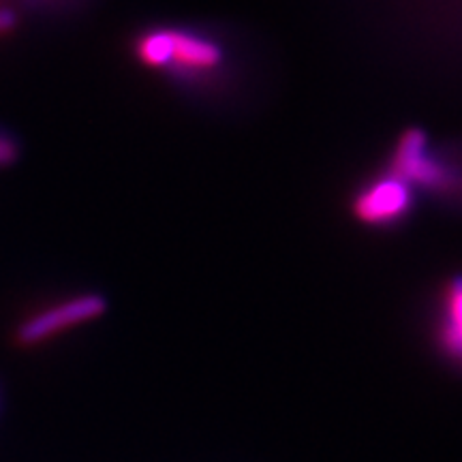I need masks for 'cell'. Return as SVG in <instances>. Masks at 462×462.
I'll list each match as a JSON object with an SVG mask.
<instances>
[{"label": "cell", "mask_w": 462, "mask_h": 462, "mask_svg": "<svg viewBox=\"0 0 462 462\" xmlns=\"http://www.w3.org/2000/svg\"><path fill=\"white\" fill-rule=\"evenodd\" d=\"M135 65L189 97H223L238 79L236 51L221 32L195 24H150L131 37Z\"/></svg>", "instance_id": "1"}, {"label": "cell", "mask_w": 462, "mask_h": 462, "mask_svg": "<svg viewBox=\"0 0 462 462\" xmlns=\"http://www.w3.org/2000/svg\"><path fill=\"white\" fill-rule=\"evenodd\" d=\"M385 170L418 190L449 195L458 190V171L432 148L426 131L411 126L398 135Z\"/></svg>", "instance_id": "2"}, {"label": "cell", "mask_w": 462, "mask_h": 462, "mask_svg": "<svg viewBox=\"0 0 462 462\" xmlns=\"http://www.w3.org/2000/svg\"><path fill=\"white\" fill-rule=\"evenodd\" d=\"M415 206V190L388 170H381L360 182L349 199L356 223L377 231L401 227L411 218Z\"/></svg>", "instance_id": "3"}, {"label": "cell", "mask_w": 462, "mask_h": 462, "mask_svg": "<svg viewBox=\"0 0 462 462\" xmlns=\"http://www.w3.org/2000/svg\"><path fill=\"white\" fill-rule=\"evenodd\" d=\"M106 296L97 291L78 293V296L60 300V302L51 304L45 310H39L26 321H22L15 330V340L22 346H34L51 337H58L60 332L99 319L101 315H106Z\"/></svg>", "instance_id": "4"}, {"label": "cell", "mask_w": 462, "mask_h": 462, "mask_svg": "<svg viewBox=\"0 0 462 462\" xmlns=\"http://www.w3.org/2000/svg\"><path fill=\"white\" fill-rule=\"evenodd\" d=\"M437 343L449 360L462 366V274L452 276L443 287Z\"/></svg>", "instance_id": "5"}, {"label": "cell", "mask_w": 462, "mask_h": 462, "mask_svg": "<svg viewBox=\"0 0 462 462\" xmlns=\"http://www.w3.org/2000/svg\"><path fill=\"white\" fill-rule=\"evenodd\" d=\"M14 3L32 11H51V14H56V11H67L75 7L79 0H14Z\"/></svg>", "instance_id": "6"}, {"label": "cell", "mask_w": 462, "mask_h": 462, "mask_svg": "<svg viewBox=\"0 0 462 462\" xmlns=\"http://www.w3.org/2000/svg\"><path fill=\"white\" fill-rule=\"evenodd\" d=\"M17 24H20V15L9 5H0V34L14 32Z\"/></svg>", "instance_id": "7"}]
</instances>
